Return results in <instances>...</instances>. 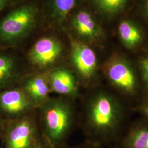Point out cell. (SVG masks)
Wrapping results in <instances>:
<instances>
[{
	"label": "cell",
	"instance_id": "obj_8",
	"mask_svg": "<svg viewBox=\"0 0 148 148\" xmlns=\"http://www.w3.org/2000/svg\"><path fill=\"white\" fill-rule=\"evenodd\" d=\"M34 107L22 88L0 92V112L12 120L24 116Z\"/></svg>",
	"mask_w": 148,
	"mask_h": 148
},
{
	"label": "cell",
	"instance_id": "obj_20",
	"mask_svg": "<svg viewBox=\"0 0 148 148\" xmlns=\"http://www.w3.org/2000/svg\"><path fill=\"white\" fill-rule=\"evenodd\" d=\"M12 0H0V12L3 11L11 3Z\"/></svg>",
	"mask_w": 148,
	"mask_h": 148
},
{
	"label": "cell",
	"instance_id": "obj_17",
	"mask_svg": "<svg viewBox=\"0 0 148 148\" xmlns=\"http://www.w3.org/2000/svg\"><path fill=\"white\" fill-rule=\"evenodd\" d=\"M139 64L143 79L148 88V57L142 59L140 60Z\"/></svg>",
	"mask_w": 148,
	"mask_h": 148
},
{
	"label": "cell",
	"instance_id": "obj_23",
	"mask_svg": "<svg viewBox=\"0 0 148 148\" xmlns=\"http://www.w3.org/2000/svg\"><path fill=\"white\" fill-rule=\"evenodd\" d=\"M145 12H146V13L147 14V16H148V0L146 1V2H145Z\"/></svg>",
	"mask_w": 148,
	"mask_h": 148
},
{
	"label": "cell",
	"instance_id": "obj_13",
	"mask_svg": "<svg viewBox=\"0 0 148 148\" xmlns=\"http://www.w3.org/2000/svg\"><path fill=\"white\" fill-rule=\"evenodd\" d=\"M118 32L122 42L126 47L132 49L137 47L143 40V34L139 28L132 21L120 22Z\"/></svg>",
	"mask_w": 148,
	"mask_h": 148
},
{
	"label": "cell",
	"instance_id": "obj_12",
	"mask_svg": "<svg viewBox=\"0 0 148 148\" xmlns=\"http://www.w3.org/2000/svg\"><path fill=\"white\" fill-rule=\"evenodd\" d=\"M18 74L16 57L10 53L0 51V90L13 84L18 78Z\"/></svg>",
	"mask_w": 148,
	"mask_h": 148
},
{
	"label": "cell",
	"instance_id": "obj_5",
	"mask_svg": "<svg viewBox=\"0 0 148 148\" xmlns=\"http://www.w3.org/2000/svg\"><path fill=\"white\" fill-rule=\"evenodd\" d=\"M70 60L80 79L89 82L95 76L97 58L95 51L85 43L71 39Z\"/></svg>",
	"mask_w": 148,
	"mask_h": 148
},
{
	"label": "cell",
	"instance_id": "obj_10",
	"mask_svg": "<svg viewBox=\"0 0 148 148\" xmlns=\"http://www.w3.org/2000/svg\"><path fill=\"white\" fill-rule=\"evenodd\" d=\"M47 77L51 92L65 96L76 94L77 79L71 70L63 67L54 68L48 73Z\"/></svg>",
	"mask_w": 148,
	"mask_h": 148
},
{
	"label": "cell",
	"instance_id": "obj_15",
	"mask_svg": "<svg viewBox=\"0 0 148 148\" xmlns=\"http://www.w3.org/2000/svg\"><path fill=\"white\" fill-rule=\"evenodd\" d=\"M125 148H148V128L139 127L132 130L123 141Z\"/></svg>",
	"mask_w": 148,
	"mask_h": 148
},
{
	"label": "cell",
	"instance_id": "obj_18",
	"mask_svg": "<svg viewBox=\"0 0 148 148\" xmlns=\"http://www.w3.org/2000/svg\"><path fill=\"white\" fill-rule=\"evenodd\" d=\"M33 148H50L49 147L47 144V143H46L42 137L40 139V140H38V142H37L36 145Z\"/></svg>",
	"mask_w": 148,
	"mask_h": 148
},
{
	"label": "cell",
	"instance_id": "obj_9",
	"mask_svg": "<svg viewBox=\"0 0 148 148\" xmlns=\"http://www.w3.org/2000/svg\"><path fill=\"white\" fill-rule=\"evenodd\" d=\"M71 27L80 38L87 41H96L103 32L95 18L87 11L81 10L74 13L70 19Z\"/></svg>",
	"mask_w": 148,
	"mask_h": 148
},
{
	"label": "cell",
	"instance_id": "obj_21",
	"mask_svg": "<svg viewBox=\"0 0 148 148\" xmlns=\"http://www.w3.org/2000/svg\"><path fill=\"white\" fill-rule=\"evenodd\" d=\"M5 127L4 126V125H3V124L2 119L1 116V115H0V138L3 136Z\"/></svg>",
	"mask_w": 148,
	"mask_h": 148
},
{
	"label": "cell",
	"instance_id": "obj_3",
	"mask_svg": "<svg viewBox=\"0 0 148 148\" xmlns=\"http://www.w3.org/2000/svg\"><path fill=\"white\" fill-rule=\"evenodd\" d=\"M37 7L32 3L19 5L0 21V43L11 46L27 37L35 26Z\"/></svg>",
	"mask_w": 148,
	"mask_h": 148
},
{
	"label": "cell",
	"instance_id": "obj_22",
	"mask_svg": "<svg viewBox=\"0 0 148 148\" xmlns=\"http://www.w3.org/2000/svg\"><path fill=\"white\" fill-rule=\"evenodd\" d=\"M143 111L144 112V114L148 117V105L144 106L143 107Z\"/></svg>",
	"mask_w": 148,
	"mask_h": 148
},
{
	"label": "cell",
	"instance_id": "obj_1",
	"mask_svg": "<svg viewBox=\"0 0 148 148\" xmlns=\"http://www.w3.org/2000/svg\"><path fill=\"white\" fill-rule=\"evenodd\" d=\"M41 108V137L50 148H61L70 132L73 118L72 106L63 98H49Z\"/></svg>",
	"mask_w": 148,
	"mask_h": 148
},
{
	"label": "cell",
	"instance_id": "obj_19",
	"mask_svg": "<svg viewBox=\"0 0 148 148\" xmlns=\"http://www.w3.org/2000/svg\"><path fill=\"white\" fill-rule=\"evenodd\" d=\"M98 148L97 147V145L93 144V143H88L86 145H81V146H78V147H73V148H70L66 146H64L62 148Z\"/></svg>",
	"mask_w": 148,
	"mask_h": 148
},
{
	"label": "cell",
	"instance_id": "obj_2",
	"mask_svg": "<svg viewBox=\"0 0 148 148\" xmlns=\"http://www.w3.org/2000/svg\"><path fill=\"white\" fill-rule=\"evenodd\" d=\"M120 115V106L111 95L99 92L92 98L88 108L87 120L90 134L97 140V144L114 135Z\"/></svg>",
	"mask_w": 148,
	"mask_h": 148
},
{
	"label": "cell",
	"instance_id": "obj_6",
	"mask_svg": "<svg viewBox=\"0 0 148 148\" xmlns=\"http://www.w3.org/2000/svg\"><path fill=\"white\" fill-rule=\"evenodd\" d=\"M63 51V45L57 38L51 36L42 37L30 49L29 59L39 68H47L58 61Z\"/></svg>",
	"mask_w": 148,
	"mask_h": 148
},
{
	"label": "cell",
	"instance_id": "obj_4",
	"mask_svg": "<svg viewBox=\"0 0 148 148\" xmlns=\"http://www.w3.org/2000/svg\"><path fill=\"white\" fill-rule=\"evenodd\" d=\"M3 137V148H33L41 136L33 120L24 116L9 122Z\"/></svg>",
	"mask_w": 148,
	"mask_h": 148
},
{
	"label": "cell",
	"instance_id": "obj_16",
	"mask_svg": "<svg viewBox=\"0 0 148 148\" xmlns=\"http://www.w3.org/2000/svg\"><path fill=\"white\" fill-rule=\"evenodd\" d=\"M128 0H92L97 10L108 16H115L121 12Z\"/></svg>",
	"mask_w": 148,
	"mask_h": 148
},
{
	"label": "cell",
	"instance_id": "obj_14",
	"mask_svg": "<svg viewBox=\"0 0 148 148\" xmlns=\"http://www.w3.org/2000/svg\"><path fill=\"white\" fill-rule=\"evenodd\" d=\"M77 2V0H49V10L51 18L59 23L63 22Z\"/></svg>",
	"mask_w": 148,
	"mask_h": 148
},
{
	"label": "cell",
	"instance_id": "obj_11",
	"mask_svg": "<svg viewBox=\"0 0 148 148\" xmlns=\"http://www.w3.org/2000/svg\"><path fill=\"white\" fill-rule=\"evenodd\" d=\"M35 106H41L49 98L51 92L47 74H36L28 77L22 87Z\"/></svg>",
	"mask_w": 148,
	"mask_h": 148
},
{
	"label": "cell",
	"instance_id": "obj_7",
	"mask_svg": "<svg viewBox=\"0 0 148 148\" xmlns=\"http://www.w3.org/2000/svg\"><path fill=\"white\" fill-rule=\"evenodd\" d=\"M106 75L110 82L122 92L132 95L137 90L138 80L132 67L122 58L112 59L106 65Z\"/></svg>",
	"mask_w": 148,
	"mask_h": 148
}]
</instances>
